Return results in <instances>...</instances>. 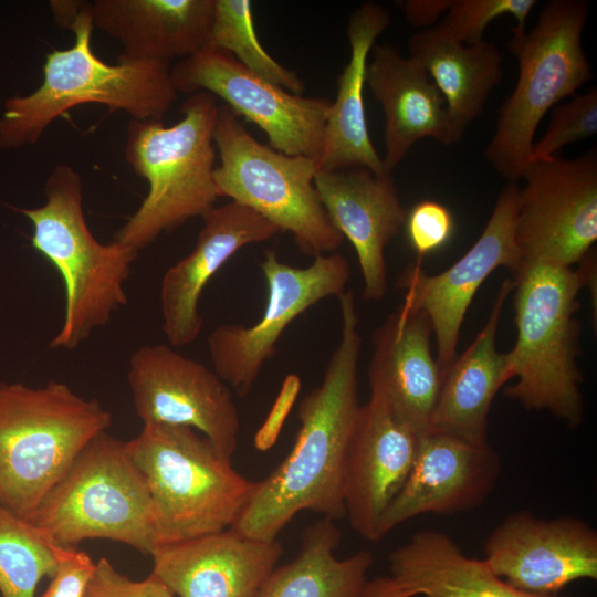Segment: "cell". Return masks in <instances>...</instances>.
I'll return each mask as SVG.
<instances>
[{
  "label": "cell",
  "mask_w": 597,
  "mask_h": 597,
  "mask_svg": "<svg viewBox=\"0 0 597 597\" xmlns=\"http://www.w3.org/2000/svg\"><path fill=\"white\" fill-rule=\"evenodd\" d=\"M342 328L321 384L300 402V428L284 460L253 489L230 527L259 541L279 534L302 511L336 521L346 516L344 472L362 405L358 360L362 337L353 291L338 297Z\"/></svg>",
  "instance_id": "cell-1"
},
{
  "label": "cell",
  "mask_w": 597,
  "mask_h": 597,
  "mask_svg": "<svg viewBox=\"0 0 597 597\" xmlns=\"http://www.w3.org/2000/svg\"><path fill=\"white\" fill-rule=\"evenodd\" d=\"M574 268L522 262L514 273L517 337L505 353L515 384L505 395L528 410L548 411L572 428L584 415L579 353L578 294L595 276L593 251Z\"/></svg>",
  "instance_id": "cell-2"
},
{
  "label": "cell",
  "mask_w": 597,
  "mask_h": 597,
  "mask_svg": "<svg viewBox=\"0 0 597 597\" xmlns=\"http://www.w3.org/2000/svg\"><path fill=\"white\" fill-rule=\"evenodd\" d=\"M94 24L88 1L73 28L74 44L45 56L43 81L28 95L6 100L0 115V148L36 144L46 128L71 108L105 105L136 121H163L177 100L170 65L119 55L115 64L92 50Z\"/></svg>",
  "instance_id": "cell-3"
},
{
  "label": "cell",
  "mask_w": 597,
  "mask_h": 597,
  "mask_svg": "<svg viewBox=\"0 0 597 597\" xmlns=\"http://www.w3.org/2000/svg\"><path fill=\"white\" fill-rule=\"evenodd\" d=\"M44 193L42 206L15 210L32 223V247L64 285V316L50 347L74 350L127 304L125 283L138 251L93 235L83 210L82 178L70 165L51 170Z\"/></svg>",
  "instance_id": "cell-4"
},
{
  "label": "cell",
  "mask_w": 597,
  "mask_h": 597,
  "mask_svg": "<svg viewBox=\"0 0 597 597\" xmlns=\"http://www.w3.org/2000/svg\"><path fill=\"white\" fill-rule=\"evenodd\" d=\"M182 117L163 121L130 119L124 156L133 171L147 180L148 192L113 240L140 251L164 232L192 218H203L219 198L214 168L217 98L207 92L190 94Z\"/></svg>",
  "instance_id": "cell-5"
},
{
  "label": "cell",
  "mask_w": 597,
  "mask_h": 597,
  "mask_svg": "<svg viewBox=\"0 0 597 597\" xmlns=\"http://www.w3.org/2000/svg\"><path fill=\"white\" fill-rule=\"evenodd\" d=\"M111 425L98 400L64 383H0V504L31 522L75 458Z\"/></svg>",
  "instance_id": "cell-6"
},
{
  "label": "cell",
  "mask_w": 597,
  "mask_h": 597,
  "mask_svg": "<svg viewBox=\"0 0 597 597\" xmlns=\"http://www.w3.org/2000/svg\"><path fill=\"white\" fill-rule=\"evenodd\" d=\"M126 447L149 488L157 547L230 528L254 485L188 427L145 423Z\"/></svg>",
  "instance_id": "cell-7"
},
{
  "label": "cell",
  "mask_w": 597,
  "mask_h": 597,
  "mask_svg": "<svg viewBox=\"0 0 597 597\" xmlns=\"http://www.w3.org/2000/svg\"><path fill=\"white\" fill-rule=\"evenodd\" d=\"M30 523L49 542L63 547L97 538L129 545L149 556L157 547L148 484L126 441L107 432L86 444Z\"/></svg>",
  "instance_id": "cell-8"
},
{
  "label": "cell",
  "mask_w": 597,
  "mask_h": 597,
  "mask_svg": "<svg viewBox=\"0 0 597 597\" xmlns=\"http://www.w3.org/2000/svg\"><path fill=\"white\" fill-rule=\"evenodd\" d=\"M590 4L552 0L531 31L514 33L509 49L519 75L499 111L495 132L484 156L504 179L517 181L532 159L534 136L548 111L593 77L582 35Z\"/></svg>",
  "instance_id": "cell-9"
},
{
  "label": "cell",
  "mask_w": 597,
  "mask_h": 597,
  "mask_svg": "<svg viewBox=\"0 0 597 597\" xmlns=\"http://www.w3.org/2000/svg\"><path fill=\"white\" fill-rule=\"evenodd\" d=\"M213 139L219 197H228L279 231L290 232L307 256L329 254L341 247L344 237L332 223L314 185L317 160L260 143L224 104L219 105Z\"/></svg>",
  "instance_id": "cell-10"
},
{
  "label": "cell",
  "mask_w": 597,
  "mask_h": 597,
  "mask_svg": "<svg viewBox=\"0 0 597 597\" xmlns=\"http://www.w3.org/2000/svg\"><path fill=\"white\" fill-rule=\"evenodd\" d=\"M260 268L268 292L260 320L251 326L219 325L208 337L213 370L242 398L251 391L286 327L320 301L342 295L350 277L348 260L336 252L298 268L266 250Z\"/></svg>",
  "instance_id": "cell-11"
},
{
  "label": "cell",
  "mask_w": 597,
  "mask_h": 597,
  "mask_svg": "<svg viewBox=\"0 0 597 597\" xmlns=\"http://www.w3.org/2000/svg\"><path fill=\"white\" fill-rule=\"evenodd\" d=\"M519 189L515 240L522 262L579 264L597 240V151L531 160Z\"/></svg>",
  "instance_id": "cell-12"
},
{
  "label": "cell",
  "mask_w": 597,
  "mask_h": 597,
  "mask_svg": "<svg viewBox=\"0 0 597 597\" xmlns=\"http://www.w3.org/2000/svg\"><path fill=\"white\" fill-rule=\"evenodd\" d=\"M170 78L177 93L202 91L220 97L238 116L259 126L273 149L318 163L332 104L328 98L291 93L211 45L170 67Z\"/></svg>",
  "instance_id": "cell-13"
},
{
  "label": "cell",
  "mask_w": 597,
  "mask_h": 597,
  "mask_svg": "<svg viewBox=\"0 0 597 597\" xmlns=\"http://www.w3.org/2000/svg\"><path fill=\"white\" fill-rule=\"evenodd\" d=\"M127 384L143 425L195 429L232 460L240 417L231 388L214 370L168 345H144L128 359Z\"/></svg>",
  "instance_id": "cell-14"
},
{
  "label": "cell",
  "mask_w": 597,
  "mask_h": 597,
  "mask_svg": "<svg viewBox=\"0 0 597 597\" xmlns=\"http://www.w3.org/2000/svg\"><path fill=\"white\" fill-rule=\"evenodd\" d=\"M519 189L515 181L504 186L482 233L450 268L429 275L418 260L399 279L405 301L430 321L441 369L454 359L464 316L482 283L499 268L514 274L522 264L515 240Z\"/></svg>",
  "instance_id": "cell-15"
},
{
  "label": "cell",
  "mask_w": 597,
  "mask_h": 597,
  "mask_svg": "<svg viewBox=\"0 0 597 597\" xmlns=\"http://www.w3.org/2000/svg\"><path fill=\"white\" fill-rule=\"evenodd\" d=\"M483 561L517 590L559 595L575 582L597 579V532L575 516L516 511L488 536Z\"/></svg>",
  "instance_id": "cell-16"
},
{
  "label": "cell",
  "mask_w": 597,
  "mask_h": 597,
  "mask_svg": "<svg viewBox=\"0 0 597 597\" xmlns=\"http://www.w3.org/2000/svg\"><path fill=\"white\" fill-rule=\"evenodd\" d=\"M417 444L418 436L370 387L348 448L343 484L346 516L366 541L383 540V519L409 475Z\"/></svg>",
  "instance_id": "cell-17"
},
{
  "label": "cell",
  "mask_w": 597,
  "mask_h": 597,
  "mask_svg": "<svg viewBox=\"0 0 597 597\" xmlns=\"http://www.w3.org/2000/svg\"><path fill=\"white\" fill-rule=\"evenodd\" d=\"M501 470V459L489 442L475 444L433 430L419 436L409 475L383 519L381 537L422 514L479 506L495 488Z\"/></svg>",
  "instance_id": "cell-18"
},
{
  "label": "cell",
  "mask_w": 597,
  "mask_h": 597,
  "mask_svg": "<svg viewBox=\"0 0 597 597\" xmlns=\"http://www.w3.org/2000/svg\"><path fill=\"white\" fill-rule=\"evenodd\" d=\"M195 247L165 272L159 290L161 328L171 347L192 344L202 331L199 302L213 275L243 247L280 231L252 209L234 201L213 207L203 218Z\"/></svg>",
  "instance_id": "cell-19"
},
{
  "label": "cell",
  "mask_w": 597,
  "mask_h": 597,
  "mask_svg": "<svg viewBox=\"0 0 597 597\" xmlns=\"http://www.w3.org/2000/svg\"><path fill=\"white\" fill-rule=\"evenodd\" d=\"M314 185L332 223L355 249L364 298H383L387 292L385 248L407 213L391 174L362 167L318 170Z\"/></svg>",
  "instance_id": "cell-20"
},
{
  "label": "cell",
  "mask_w": 597,
  "mask_h": 597,
  "mask_svg": "<svg viewBox=\"0 0 597 597\" xmlns=\"http://www.w3.org/2000/svg\"><path fill=\"white\" fill-rule=\"evenodd\" d=\"M283 553L277 541H259L231 528L160 545L153 572L179 597H259Z\"/></svg>",
  "instance_id": "cell-21"
},
{
  "label": "cell",
  "mask_w": 597,
  "mask_h": 597,
  "mask_svg": "<svg viewBox=\"0 0 597 597\" xmlns=\"http://www.w3.org/2000/svg\"><path fill=\"white\" fill-rule=\"evenodd\" d=\"M431 335L428 316L404 301L374 332L368 369L370 387L384 395L395 416L418 437L430 430L442 379Z\"/></svg>",
  "instance_id": "cell-22"
},
{
  "label": "cell",
  "mask_w": 597,
  "mask_h": 597,
  "mask_svg": "<svg viewBox=\"0 0 597 597\" xmlns=\"http://www.w3.org/2000/svg\"><path fill=\"white\" fill-rule=\"evenodd\" d=\"M370 56L365 81L385 116L386 171L392 174L422 138L451 145L443 96L420 63L390 44H375Z\"/></svg>",
  "instance_id": "cell-23"
},
{
  "label": "cell",
  "mask_w": 597,
  "mask_h": 597,
  "mask_svg": "<svg viewBox=\"0 0 597 597\" xmlns=\"http://www.w3.org/2000/svg\"><path fill=\"white\" fill-rule=\"evenodd\" d=\"M91 11L94 28L130 60L170 65L210 44L213 0H94Z\"/></svg>",
  "instance_id": "cell-24"
},
{
  "label": "cell",
  "mask_w": 597,
  "mask_h": 597,
  "mask_svg": "<svg viewBox=\"0 0 597 597\" xmlns=\"http://www.w3.org/2000/svg\"><path fill=\"white\" fill-rule=\"evenodd\" d=\"M514 282L506 279L483 328L467 349L442 369V379L430 430L475 443H488L491 405L510 380L506 355L496 348V333L504 303Z\"/></svg>",
  "instance_id": "cell-25"
},
{
  "label": "cell",
  "mask_w": 597,
  "mask_h": 597,
  "mask_svg": "<svg viewBox=\"0 0 597 597\" xmlns=\"http://www.w3.org/2000/svg\"><path fill=\"white\" fill-rule=\"evenodd\" d=\"M389 24V12L373 1L360 4L349 17L346 33L350 56L327 114L318 170L362 167L378 175L389 174L371 143L364 104L368 57L376 39Z\"/></svg>",
  "instance_id": "cell-26"
},
{
  "label": "cell",
  "mask_w": 597,
  "mask_h": 597,
  "mask_svg": "<svg viewBox=\"0 0 597 597\" xmlns=\"http://www.w3.org/2000/svg\"><path fill=\"white\" fill-rule=\"evenodd\" d=\"M409 52L443 96L451 145L458 143L503 78L500 50L485 40L460 43L437 23L410 38Z\"/></svg>",
  "instance_id": "cell-27"
},
{
  "label": "cell",
  "mask_w": 597,
  "mask_h": 597,
  "mask_svg": "<svg viewBox=\"0 0 597 597\" xmlns=\"http://www.w3.org/2000/svg\"><path fill=\"white\" fill-rule=\"evenodd\" d=\"M390 577L407 597L535 596L515 589L482 559L469 557L448 534L422 530L389 555Z\"/></svg>",
  "instance_id": "cell-28"
},
{
  "label": "cell",
  "mask_w": 597,
  "mask_h": 597,
  "mask_svg": "<svg viewBox=\"0 0 597 597\" xmlns=\"http://www.w3.org/2000/svg\"><path fill=\"white\" fill-rule=\"evenodd\" d=\"M339 542L333 520L323 517L307 526L296 556L274 568L259 597H363L374 556L359 551L337 558Z\"/></svg>",
  "instance_id": "cell-29"
},
{
  "label": "cell",
  "mask_w": 597,
  "mask_h": 597,
  "mask_svg": "<svg viewBox=\"0 0 597 597\" xmlns=\"http://www.w3.org/2000/svg\"><path fill=\"white\" fill-rule=\"evenodd\" d=\"M230 53L263 80L301 95L305 85L296 72L280 64L261 45L249 0H213L210 44Z\"/></svg>",
  "instance_id": "cell-30"
},
{
  "label": "cell",
  "mask_w": 597,
  "mask_h": 597,
  "mask_svg": "<svg viewBox=\"0 0 597 597\" xmlns=\"http://www.w3.org/2000/svg\"><path fill=\"white\" fill-rule=\"evenodd\" d=\"M56 568L52 543L30 522L0 504V595L35 597L36 586Z\"/></svg>",
  "instance_id": "cell-31"
},
{
  "label": "cell",
  "mask_w": 597,
  "mask_h": 597,
  "mask_svg": "<svg viewBox=\"0 0 597 597\" xmlns=\"http://www.w3.org/2000/svg\"><path fill=\"white\" fill-rule=\"evenodd\" d=\"M535 0H452L439 25L455 41L473 45L482 41L491 21L502 15L514 18V33L526 29V20L535 8Z\"/></svg>",
  "instance_id": "cell-32"
},
{
  "label": "cell",
  "mask_w": 597,
  "mask_h": 597,
  "mask_svg": "<svg viewBox=\"0 0 597 597\" xmlns=\"http://www.w3.org/2000/svg\"><path fill=\"white\" fill-rule=\"evenodd\" d=\"M596 133L597 90L590 87L552 108L549 125L542 138L534 143L531 160L549 158L567 144L590 138Z\"/></svg>",
  "instance_id": "cell-33"
},
{
  "label": "cell",
  "mask_w": 597,
  "mask_h": 597,
  "mask_svg": "<svg viewBox=\"0 0 597 597\" xmlns=\"http://www.w3.org/2000/svg\"><path fill=\"white\" fill-rule=\"evenodd\" d=\"M407 238L421 259L440 250L452 238L454 220L450 210L434 200H421L407 213L404 222Z\"/></svg>",
  "instance_id": "cell-34"
},
{
  "label": "cell",
  "mask_w": 597,
  "mask_h": 597,
  "mask_svg": "<svg viewBox=\"0 0 597 597\" xmlns=\"http://www.w3.org/2000/svg\"><path fill=\"white\" fill-rule=\"evenodd\" d=\"M171 589L154 573L133 580L116 570L104 557L95 563L94 573L83 597H174Z\"/></svg>",
  "instance_id": "cell-35"
},
{
  "label": "cell",
  "mask_w": 597,
  "mask_h": 597,
  "mask_svg": "<svg viewBox=\"0 0 597 597\" xmlns=\"http://www.w3.org/2000/svg\"><path fill=\"white\" fill-rule=\"evenodd\" d=\"M56 568L46 590L40 597H83L95 563L86 552L76 547L52 544Z\"/></svg>",
  "instance_id": "cell-36"
},
{
  "label": "cell",
  "mask_w": 597,
  "mask_h": 597,
  "mask_svg": "<svg viewBox=\"0 0 597 597\" xmlns=\"http://www.w3.org/2000/svg\"><path fill=\"white\" fill-rule=\"evenodd\" d=\"M301 385V378L295 374H289L284 378L270 411L254 436L253 442L256 450L265 452L276 443L284 422L297 399Z\"/></svg>",
  "instance_id": "cell-37"
},
{
  "label": "cell",
  "mask_w": 597,
  "mask_h": 597,
  "mask_svg": "<svg viewBox=\"0 0 597 597\" xmlns=\"http://www.w3.org/2000/svg\"><path fill=\"white\" fill-rule=\"evenodd\" d=\"M452 0H406L401 8L407 22L420 30L431 28L446 14Z\"/></svg>",
  "instance_id": "cell-38"
},
{
  "label": "cell",
  "mask_w": 597,
  "mask_h": 597,
  "mask_svg": "<svg viewBox=\"0 0 597 597\" xmlns=\"http://www.w3.org/2000/svg\"><path fill=\"white\" fill-rule=\"evenodd\" d=\"M87 2L81 0H51L49 4L55 23L72 31Z\"/></svg>",
  "instance_id": "cell-39"
},
{
  "label": "cell",
  "mask_w": 597,
  "mask_h": 597,
  "mask_svg": "<svg viewBox=\"0 0 597 597\" xmlns=\"http://www.w3.org/2000/svg\"><path fill=\"white\" fill-rule=\"evenodd\" d=\"M363 597H407L397 583L389 577L368 580Z\"/></svg>",
  "instance_id": "cell-40"
}]
</instances>
